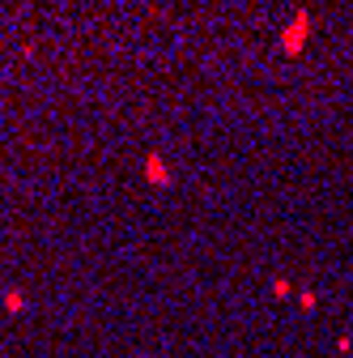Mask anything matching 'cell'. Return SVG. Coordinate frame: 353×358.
I'll list each match as a JSON object with an SVG mask.
<instances>
[{
    "label": "cell",
    "mask_w": 353,
    "mask_h": 358,
    "mask_svg": "<svg viewBox=\"0 0 353 358\" xmlns=\"http://www.w3.org/2000/svg\"><path fill=\"white\" fill-rule=\"evenodd\" d=\"M5 307H9V311H26V294L9 290V294H5Z\"/></svg>",
    "instance_id": "3"
},
{
    "label": "cell",
    "mask_w": 353,
    "mask_h": 358,
    "mask_svg": "<svg viewBox=\"0 0 353 358\" xmlns=\"http://www.w3.org/2000/svg\"><path fill=\"white\" fill-rule=\"evenodd\" d=\"M306 34H311V13H294V22H290L285 34H281V52H285V56H298L302 43H306Z\"/></svg>",
    "instance_id": "1"
},
{
    "label": "cell",
    "mask_w": 353,
    "mask_h": 358,
    "mask_svg": "<svg viewBox=\"0 0 353 358\" xmlns=\"http://www.w3.org/2000/svg\"><path fill=\"white\" fill-rule=\"evenodd\" d=\"M145 179H149V184H158V188L170 184V166L162 162V154H149L145 158Z\"/></svg>",
    "instance_id": "2"
}]
</instances>
